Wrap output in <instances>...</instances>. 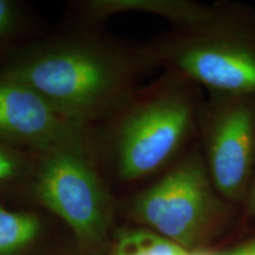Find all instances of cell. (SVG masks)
I'll use <instances>...</instances> for the list:
<instances>
[{"label":"cell","instance_id":"cell-1","mask_svg":"<svg viewBox=\"0 0 255 255\" xmlns=\"http://www.w3.org/2000/svg\"><path fill=\"white\" fill-rule=\"evenodd\" d=\"M0 76L26 85L57 114L82 127L119 100L129 70L122 57L103 46L64 41L25 52Z\"/></svg>","mask_w":255,"mask_h":255},{"label":"cell","instance_id":"cell-2","mask_svg":"<svg viewBox=\"0 0 255 255\" xmlns=\"http://www.w3.org/2000/svg\"><path fill=\"white\" fill-rule=\"evenodd\" d=\"M156 62L209 92L255 95V7L240 1L212 5L195 26L157 44Z\"/></svg>","mask_w":255,"mask_h":255},{"label":"cell","instance_id":"cell-3","mask_svg":"<svg viewBox=\"0 0 255 255\" xmlns=\"http://www.w3.org/2000/svg\"><path fill=\"white\" fill-rule=\"evenodd\" d=\"M232 206L216 190L202 152L193 150L136 197L133 213L158 235L191 253Z\"/></svg>","mask_w":255,"mask_h":255},{"label":"cell","instance_id":"cell-4","mask_svg":"<svg viewBox=\"0 0 255 255\" xmlns=\"http://www.w3.org/2000/svg\"><path fill=\"white\" fill-rule=\"evenodd\" d=\"M190 83L174 72L121 126L116 158L124 180L154 174L170 162L189 138L201 113Z\"/></svg>","mask_w":255,"mask_h":255},{"label":"cell","instance_id":"cell-5","mask_svg":"<svg viewBox=\"0 0 255 255\" xmlns=\"http://www.w3.org/2000/svg\"><path fill=\"white\" fill-rule=\"evenodd\" d=\"M197 124L216 190L242 206L255 173V95L209 92Z\"/></svg>","mask_w":255,"mask_h":255},{"label":"cell","instance_id":"cell-6","mask_svg":"<svg viewBox=\"0 0 255 255\" xmlns=\"http://www.w3.org/2000/svg\"><path fill=\"white\" fill-rule=\"evenodd\" d=\"M34 186L40 202L58 215L79 240L101 241L107 227V194L84 152L44 154Z\"/></svg>","mask_w":255,"mask_h":255},{"label":"cell","instance_id":"cell-7","mask_svg":"<svg viewBox=\"0 0 255 255\" xmlns=\"http://www.w3.org/2000/svg\"><path fill=\"white\" fill-rule=\"evenodd\" d=\"M81 128L57 114L26 85L0 76V138L44 154L85 152Z\"/></svg>","mask_w":255,"mask_h":255},{"label":"cell","instance_id":"cell-8","mask_svg":"<svg viewBox=\"0 0 255 255\" xmlns=\"http://www.w3.org/2000/svg\"><path fill=\"white\" fill-rule=\"evenodd\" d=\"M92 15L103 17L123 11H141L168 19L178 28L195 26L212 14V5L188 0H96L88 5Z\"/></svg>","mask_w":255,"mask_h":255},{"label":"cell","instance_id":"cell-9","mask_svg":"<svg viewBox=\"0 0 255 255\" xmlns=\"http://www.w3.org/2000/svg\"><path fill=\"white\" fill-rule=\"evenodd\" d=\"M39 221L27 213L0 207V255H18L33 242Z\"/></svg>","mask_w":255,"mask_h":255},{"label":"cell","instance_id":"cell-10","mask_svg":"<svg viewBox=\"0 0 255 255\" xmlns=\"http://www.w3.org/2000/svg\"><path fill=\"white\" fill-rule=\"evenodd\" d=\"M21 162L9 149L0 145V187L6 186L19 176Z\"/></svg>","mask_w":255,"mask_h":255},{"label":"cell","instance_id":"cell-11","mask_svg":"<svg viewBox=\"0 0 255 255\" xmlns=\"http://www.w3.org/2000/svg\"><path fill=\"white\" fill-rule=\"evenodd\" d=\"M201 255H255V238L251 239L244 244L239 245L237 247H233L231 250L220 251V252H210V253H202Z\"/></svg>","mask_w":255,"mask_h":255},{"label":"cell","instance_id":"cell-12","mask_svg":"<svg viewBox=\"0 0 255 255\" xmlns=\"http://www.w3.org/2000/svg\"><path fill=\"white\" fill-rule=\"evenodd\" d=\"M13 6L5 0H0V36L8 30L13 21Z\"/></svg>","mask_w":255,"mask_h":255},{"label":"cell","instance_id":"cell-13","mask_svg":"<svg viewBox=\"0 0 255 255\" xmlns=\"http://www.w3.org/2000/svg\"><path fill=\"white\" fill-rule=\"evenodd\" d=\"M244 208L246 210L247 214H250L251 216L255 218V173L254 176L252 178V182L250 186V189H248L246 200L244 202Z\"/></svg>","mask_w":255,"mask_h":255},{"label":"cell","instance_id":"cell-14","mask_svg":"<svg viewBox=\"0 0 255 255\" xmlns=\"http://www.w3.org/2000/svg\"><path fill=\"white\" fill-rule=\"evenodd\" d=\"M193 255H201L200 253H193Z\"/></svg>","mask_w":255,"mask_h":255}]
</instances>
